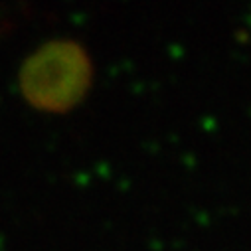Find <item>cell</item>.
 <instances>
[{
	"label": "cell",
	"mask_w": 251,
	"mask_h": 251,
	"mask_svg": "<svg viewBox=\"0 0 251 251\" xmlns=\"http://www.w3.org/2000/svg\"><path fill=\"white\" fill-rule=\"evenodd\" d=\"M91 79L85 51L72 42H53L38 50L22 68L24 95L40 109H68L81 99Z\"/></svg>",
	"instance_id": "6da1fadb"
}]
</instances>
